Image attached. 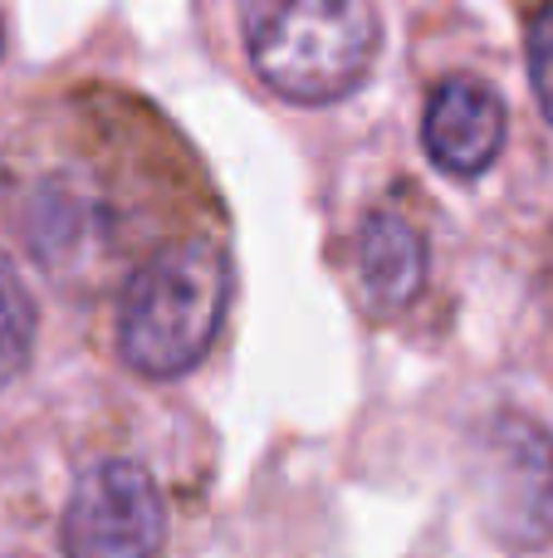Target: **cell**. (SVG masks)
Instances as JSON below:
<instances>
[{
    "mask_svg": "<svg viewBox=\"0 0 553 558\" xmlns=\"http://www.w3.org/2000/svg\"><path fill=\"white\" fill-rule=\"evenodd\" d=\"M0 54H5V20H0Z\"/></svg>",
    "mask_w": 553,
    "mask_h": 558,
    "instance_id": "obj_9",
    "label": "cell"
},
{
    "mask_svg": "<svg viewBox=\"0 0 553 558\" xmlns=\"http://www.w3.org/2000/svg\"><path fill=\"white\" fill-rule=\"evenodd\" d=\"M231 304V260L211 241H176L143 265L118 304V353L143 377H182L206 357Z\"/></svg>",
    "mask_w": 553,
    "mask_h": 558,
    "instance_id": "obj_2",
    "label": "cell"
},
{
    "mask_svg": "<svg viewBox=\"0 0 553 558\" xmlns=\"http://www.w3.org/2000/svg\"><path fill=\"white\" fill-rule=\"evenodd\" d=\"M480 514L509 549L553 539V436L519 412L490 422L480 441Z\"/></svg>",
    "mask_w": 553,
    "mask_h": 558,
    "instance_id": "obj_3",
    "label": "cell"
},
{
    "mask_svg": "<svg viewBox=\"0 0 553 558\" xmlns=\"http://www.w3.org/2000/svg\"><path fill=\"white\" fill-rule=\"evenodd\" d=\"M255 74L290 104H339L382 45L372 0H235Z\"/></svg>",
    "mask_w": 553,
    "mask_h": 558,
    "instance_id": "obj_1",
    "label": "cell"
},
{
    "mask_svg": "<svg viewBox=\"0 0 553 558\" xmlns=\"http://www.w3.org/2000/svg\"><path fill=\"white\" fill-rule=\"evenodd\" d=\"M162 495L137 461H103L64 505L69 558H152L162 544Z\"/></svg>",
    "mask_w": 553,
    "mask_h": 558,
    "instance_id": "obj_4",
    "label": "cell"
},
{
    "mask_svg": "<svg viewBox=\"0 0 553 558\" xmlns=\"http://www.w3.org/2000/svg\"><path fill=\"white\" fill-rule=\"evenodd\" d=\"M529 78H534L539 108L553 123V0L539 5V15L529 20Z\"/></svg>",
    "mask_w": 553,
    "mask_h": 558,
    "instance_id": "obj_8",
    "label": "cell"
},
{
    "mask_svg": "<svg viewBox=\"0 0 553 558\" xmlns=\"http://www.w3.org/2000/svg\"><path fill=\"white\" fill-rule=\"evenodd\" d=\"M29 348H35V299L10 255H0V387L25 373Z\"/></svg>",
    "mask_w": 553,
    "mask_h": 558,
    "instance_id": "obj_7",
    "label": "cell"
},
{
    "mask_svg": "<svg viewBox=\"0 0 553 558\" xmlns=\"http://www.w3.org/2000/svg\"><path fill=\"white\" fill-rule=\"evenodd\" d=\"M505 104L490 84L470 74L441 78L427 98V118H421V143H427L431 162L451 177H480L505 147Z\"/></svg>",
    "mask_w": 553,
    "mask_h": 558,
    "instance_id": "obj_5",
    "label": "cell"
},
{
    "mask_svg": "<svg viewBox=\"0 0 553 558\" xmlns=\"http://www.w3.org/2000/svg\"><path fill=\"white\" fill-rule=\"evenodd\" d=\"M358 275L378 304H411L427 284V241H421V231L397 211H372L358 231Z\"/></svg>",
    "mask_w": 553,
    "mask_h": 558,
    "instance_id": "obj_6",
    "label": "cell"
}]
</instances>
